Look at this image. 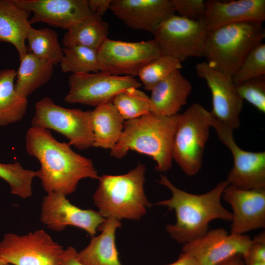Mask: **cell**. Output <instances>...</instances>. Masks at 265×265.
I'll return each instance as SVG.
<instances>
[{
	"instance_id": "1",
	"label": "cell",
	"mask_w": 265,
	"mask_h": 265,
	"mask_svg": "<svg viewBox=\"0 0 265 265\" xmlns=\"http://www.w3.org/2000/svg\"><path fill=\"white\" fill-rule=\"evenodd\" d=\"M70 146L57 141L47 129L31 127L26 132V150L40 163L36 177L47 193L58 192L67 196L75 191L81 179L100 177L92 160Z\"/></svg>"
},
{
	"instance_id": "2",
	"label": "cell",
	"mask_w": 265,
	"mask_h": 265,
	"mask_svg": "<svg viewBox=\"0 0 265 265\" xmlns=\"http://www.w3.org/2000/svg\"><path fill=\"white\" fill-rule=\"evenodd\" d=\"M171 191L170 198L156 205L166 206L175 211L176 222L168 224L166 230L172 238L183 244L204 236L209 231V223L220 219L231 221L232 213L221 204V198L226 180L219 183L205 193L194 194L175 186L166 176L160 175L158 181Z\"/></svg>"
},
{
	"instance_id": "3",
	"label": "cell",
	"mask_w": 265,
	"mask_h": 265,
	"mask_svg": "<svg viewBox=\"0 0 265 265\" xmlns=\"http://www.w3.org/2000/svg\"><path fill=\"white\" fill-rule=\"evenodd\" d=\"M180 116V113L164 116L150 112L126 120L119 140L111 150V156L119 159L129 150H134L152 157L159 171H168L173 159V140Z\"/></svg>"
},
{
	"instance_id": "4",
	"label": "cell",
	"mask_w": 265,
	"mask_h": 265,
	"mask_svg": "<svg viewBox=\"0 0 265 265\" xmlns=\"http://www.w3.org/2000/svg\"><path fill=\"white\" fill-rule=\"evenodd\" d=\"M146 167L138 164L127 173L104 175L93 195L94 204L105 218L139 220L151 206L144 190Z\"/></svg>"
},
{
	"instance_id": "5",
	"label": "cell",
	"mask_w": 265,
	"mask_h": 265,
	"mask_svg": "<svg viewBox=\"0 0 265 265\" xmlns=\"http://www.w3.org/2000/svg\"><path fill=\"white\" fill-rule=\"evenodd\" d=\"M265 37L261 23L247 22L209 30L205 61L211 67L232 77L249 52Z\"/></svg>"
},
{
	"instance_id": "6",
	"label": "cell",
	"mask_w": 265,
	"mask_h": 265,
	"mask_svg": "<svg viewBox=\"0 0 265 265\" xmlns=\"http://www.w3.org/2000/svg\"><path fill=\"white\" fill-rule=\"evenodd\" d=\"M212 115L194 103L180 114L174 137L173 159L187 176L197 174L202 166Z\"/></svg>"
},
{
	"instance_id": "7",
	"label": "cell",
	"mask_w": 265,
	"mask_h": 265,
	"mask_svg": "<svg viewBox=\"0 0 265 265\" xmlns=\"http://www.w3.org/2000/svg\"><path fill=\"white\" fill-rule=\"evenodd\" d=\"M32 127L54 130L66 137L68 144L80 150L93 146L92 111L68 108L45 97L35 104Z\"/></svg>"
},
{
	"instance_id": "8",
	"label": "cell",
	"mask_w": 265,
	"mask_h": 265,
	"mask_svg": "<svg viewBox=\"0 0 265 265\" xmlns=\"http://www.w3.org/2000/svg\"><path fill=\"white\" fill-rule=\"evenodd\" d=\"M64 250L41 229L7 233L0 241V259L12 265H61Z\"/></svg>"
},
{
	"instance_id": "9",
	"label": "cell",
	"mask_w": 265,
	"mask_h": 265,
	"mask_svg": "<svg viewBox=\"0 0 265 265\" xmlns=\"http://www.w3.org/2000/svg\"><path fill=\"white\" fill-rule=\"evenodd\" d=\"M208 32L204 20L192 21L174 14L159 26L154 35L163 54L182 63L189 57L204 56Z\"/></svg>"
},
{
	"instance_id": "10",
	"label": "cell",
	"mask_w": 265,
	"mask_h": 265,
	"mask_svg": "<svg viewBox=\"0 0 265 265\" xmlns=\"http://www.w3.org/2000/svg\"><path fill=\"white\" fill-rule=\"evenodd\" d=\"M154 39L127 42L107 38L98 50L100 72L133 77L146 64L163 54Z\"/></svg>"
},
{
	"instance_id": "11",
	"label": "cell",
	"mask_w": 265,
	"mask_h": 265,
	"mask_svg": "<svg viewBox=\"0 0 265 265\" xmlns=\"http://www.w3.org/2000/svg\"><path fill=\"white\" fill-rule=\"evenodd\" d=\"M69 91L65 102L99 106L112 103L120 92L141 84L133 77L116 76L102 72L72 74L68 79Z\"/></svg>"
},
{
	"instance_id": "12",
	"label": "cell",
	"mask_w": 265,
	"mask_h": 265,
	"mask_svg": "<svg viewBox=\"0 0 265 265\" xmlns=\"http://www.w3.org/2000/svg\"><path fill=\"white\" fill-rule=\"evenodd\" d=\"M212 127L233 158L234 165L226 180L228 184L245 189L265 188V152H250L240 148L234 140L233 130L213 116Z\"/></svg>"
},
{
	"instance_id": "13",
	"label": "cell",
	"mask_w": 265,
	"mask_h": 265,
	"mask_svg": "<svg viewBox=\"0 0 265 265\" xmlns=\"http://www.w3.org/2000/svg\"><path fill=\"white\" fill-rule=\"evenodd\" d=\"M105 219L98 212L75 206L66 196L58 192L47 193L41 203L40 220L54 231L73 226L84 230L92 238Z\"/></svg>"
},
{
	"instance_id": "14",
	"label": "cell",
	"mask_w": 265,
	"mask_h": 265,
	"mask_svg": "<svg viewBox=\"0 0 265 265\" xmlns=\"http://www.w3.org/2000/svg\"><path fill=\"white\" fill-rule=\"evenodd\" d=\"M197 76L205 80L212 98V116L233 130L240 125L243 100L238 95L231 76L211 67L206 61L196 64Z\"/></svg>"
},
{
	"instance_id": "15",
	"label": "cell",
	"mask_w": 265,
	"mask_h": 265,
	"mask_svg": "<svg viewBox=\"0 0 265 265\" xmlns=\"http://www.w3.org/2000/svg\"><path fill=\"white\" fill-rule=\"evenodd\" d=\"M251 241L247 235L228 234L225 229L217 228L184 244L182 252L193 257L200 265H217L235 255H243Z\"/></svg>"
},
{
	"instance_id": "16",
	"label": "cell",
	"mask_w": 265,
	"mask_h": 265,
	"mask_svg": "<svg viewBox=\"0 0 265 265\" xmlns=\"http://www.w3.org/2000/svg\"><path fill=\"white\" fill-rule=\"evenodd\" d=\"M19 7L32 14L29 22H42L67 30L90 17L87 0H12Z\"/></svg>"
},
{
	"instance_id": "17",
	"label": "cell",
	"mask_w": 265,
	"mask_h": 265,
	"mask_svg": "<svg viewBox=\"0 0 265 265\" xmlns=\"http://www.w3.org/2000/svg\"><path fill=\"white\" fill-rule=\"evenodd\" d=\"M222 196L233 210L231 234L243 235L265 227V188L245 189L228 185Z\"/></svg>"
},
{
	"instance_id": "18",
	"label": "cell",
	"mask_w": 265,
	"mask_h": 265,
	"mask_svg": "<svg viewBox=\"0 0 265 265\" xmlns=\"http://www.w3.org/2000/svg\"><path fill=\"white\" fill-rule=\"evenodd\" d=\"M109 9L128 27L153 34L175 13L171 0H112Z\"/></svg>"
},
{
	"instance_id": "19",
	"label": "cell",
	"mask_w": 265,
	"mask_h": 265,
	"mask_svg": "<svg viewBox=\"0 0 265 265\" xmlns=\"http://www.w3.org/2000/svg\"><path fill=\"white\" fill-rule=\"evenodd\" d=\"M205 6L204 21L208 30L242 22L262 24L265 20V0H208Z\"/></svg>"
},
{
	"instance_id": "20",
	"label": "cell",
	"mask_w": 265,
	"mask_h": 265,
	"mask_svg": "<svg viewBox=\"0 0 265 265\" xmlns=\"http://www.w3.org/2000/svg\"><path fill=\"white\" fill-rule=\"evenodd\" d=\"M191 90V84L180 70L173 71L151 90L150 112L164 116L178 114Z\"/></svg>"
},
{
	"instance_id": "21",
	"label": "cell",
	"mask_w": 265,
	"mask_h": 265,
	"mask_svg": "<svg viewBox=\"0 0 265 265\" xmlns=\"http://www.w3.org/2000/svg\"><path fill=\"white\" fill-rule=\"evenodd\" d=\"M120 220L106 218L99 226L101 232L92 238L89 244L78 252L79 260L85 265H122L115 244V232L120 228Z\"/></svg>"
},
{
	"instance_id": "22",
	"label": "cell",
	"mask_w": 265,
	"mask_h": 265,
	"mask_svg": "<svg viewBox=\"0 0 265 265\" xmlns=\"http://www.w3.org/2000/svg\"><path fill=\"white\" fill-rule=\"evenodd\" d=\"M31 13L14 3L12 0H0V41L11 44L16 48L20 60L28 52L26 45L31 26Z\"/></svg>"
},
{
	"instance_id": "23",
	"label": "cell",
	"mask_w": 265,
	"mask_h": 265,
	"mask_svg": "<svg viewBox=\"0 0 265 265\" xmlns=\"http://www.w3.org/2000/svg\"><path fill=\"white\" fill-rule=\"evenodd\" d=\"M94 142L92 147L112 149L122 133L124 119L112 103L92 111Z\"/></svg>"
},
{
	"instance_id": "24",
	"label": "cell",
	"mask_w": 265,
	"mask_h": 265,
	"mask_svg": "<svg viewBox=\"0 0 265 265\" xmlns=\"http://www.w3.org/2000/svg\"><path fill=\"white\" fill-rule=\"evenodd\" d=\"M16 71L12 69L0 71V126H5L20 121L25 115L27 98L15 88Z\"/></svg>"
},
{
	"instance_id": "25",
	"label": "cell",
	"mask_w": 265,
	"mask_h": 265,
	"mask_svg": "<svg viewBox=\"0 0 265 265\" xmlns=\"http://www.w3.org/2000/svg\"><path fill=\"white\" fill-rule=\"evenodd\" d=\"M53 66L52 63L28 52L20 60L16 72V90L27 98L50 80L53 74Z\"/></svg>"
},
{
	"instance_id": "26",
	"label": "cell",
	"mask_w": 265,
	"mask_h": 265,
	"mask_svg": "<svg viewBox=\"0 0 265 265\" xmlns=\"http://www.w3.org/2000/svg\"><path fill=\"white\" fill-rule=\"evenodd\" d=\"M109 26L93 13L86 20L68 29L62 39L64 47L79 45L98 50L108 38Z\"/></svg>"
},
{
	"instance_id": "27",
	"label": "cell",
	"mask_w": 265,
	"mask_h": 265,
	"mask_svg": "<svg viewBox=\"0 0 265 265\" xmlns=\"http://www.w3.org/2000/svg\"><path fill=\"white\" fill-rule=\"evenodd\" d=\"M28 52L54 65L59 63L63 56L57 33L49 27H30L26 37Z\"/></svg>"
},
{
	"instance_id": "28",
	"label": "cell",
	"mask_w": 265,
	"mask_h": 265,
	"mask_svg": "<svg viewBox=\"0 0 265 265\" xmlns=\"http://www.w3.org/2000/svg\"><path fill=\"white\" fill-rule=\"evenodd\" d=\"M62 51L59 63L62 72L81 74L100 71L98 50L75 45L64 47Z\"/></svg>"
},
{
	"instance_id": "29",
	"label": "cell",
	"mask_w": 265,
	"mask_h": 265,
	"mask_svg": "<svg viewBox=\"0 0 265 265\" xmlns=\"http://www.w3.org/2000/svg\"><path fill=\"white\" fill-rule=\"evenodd\" d=\"M112 103L124 120L137 118L150 112L149 97L137 88L119 92Z\"/></svg>"
},
{
	"instance_id": "30",
	"label": "cell",
	"mask_w": 265,
	"mask_h": 265,
	"mask_svg": "<svg viewBox=\"0 0 265 265\" xmlns=\"http://www.w3.org/2000/svg\"><path fill=\"white\" fill-rule=\"evenodd\" d=\"M35 177V171L25 169L19 162L0 163V178L8 183L12 194L22 198L32 195V184Z\"/></svg>"
},
{
	"instance_id": "31",
	"label": "cell",
	"mask_w": 265,
	"mask_h": 265,
	"mask_svg": "<svg viewBox=\"0 0 265 265\" xmlns=\"http://www.w3.org/2000/svg\"><path fill=\"white\" fill-rule=\"evenodd\" d=\"M182 68L181 63L176 59L163 54L144 65L139 71L138 76L144 88L151 91L158 83L171 72Z\"/></svg>"
},
{
	"instance_id": "32",
	"label": "cell",
	"mask_w": 265,
	"mask_h": 265,
	"mask_svg": "<svg viewBox=\"0 0 265 265\" xmlns=\"http://www.w3.org/2000/svg\"><path fill=\"white\" fill-rule=\"evenodd\" d=\"M263 75H265V44L262 42L249 52L232 77L237 86Z\"/></svg>"
},
{
	"instance_id": "33",
	"label": "cell",
	"mask_w": 265,
	"mask_h": 265,
	"mask_svg": "<svg viewBox=\"0 0 265 265\" xmlns=\"http://www.w3.org/2000/svg\"><path fill=\"white\" fill-rule=\"evenodd\" d=\"M236 89L243 101L265 112V75L246 80L236 86Z\"/></svg>"
},
{
	"instance_id": "34",
	"label": "cell",
	"mask_w": 265,
	"mask_h": 265,
	"mask_svg": "<svg viewBox=\"0 0 265 265\" xmlns=\"http://www.w3.org/2000/svg\"><path fill=\"white\" fill-rule=\"evenodd\" d=\"M178 15L192 21L204 20L206 6L203 0H171Z\"/></svg>"
},
{
	"instance_id": "35",
	"label": "cell",
	"mask_w": 265,
	"mask_h": 265,
	"mask_svg": "<svg viewBox=\"0 0 265 265\" xmlns=\"http://www.w3.org/2000/svg\"><path fill=\"white\" fill-rule=\"evenodd\" d=\"M244 264L265 262V232L252 239L246 252L242 256Z\"/></svg>"
},
{
	"instance_id": "36",
	"label": "cell",
	"mask_w": 265,
	"mask_h": 265,
	"mask_svg": "<svg viewBox=\"0 0 265 265\" xmlns=\"http://www.w3.org/2000/svg\"><path fill=\"white\" fill-rule=\"evenodd\" d=\"M112 0H88V4L92 12L102 17L110 9Z\"/></svg>"
},
{
	"instance_id": "37",
	"label": "cell",
	"mask_w": 265,
	"mask_h": 265,
	"mask_svg": "<svg viewBox=\"0 0 265 265\" xmlns=\"http://www.w3.org/2000/svg\"><path fill=\"white\" fill-rule=\"evenodd\" d=\"M78 251L73 246L64 250L61 265H85L78 259Z\"/></svg>"
},
{
	"instance_id": "38",
	"label": "cell",
	"mask_w": 265,
	"mask_h": 265,
	"mask_svg": "<svg viewBox=\"0 0 265 265\" xmlns=\"http://www.w3.org/2000/svg\"><path fill=\"white\" fill-rule=\"evenodd\" d=\"M167 265H200V264L191 256L182 252L176 261Z\"/></svg>"
},
{
	"instance_id": "39",
	"label": "cell",
	"mask_w": 265,
	"mask_h": 265,
	"mask_svg": "<svg viewBox=\"0 0 265 265\" xmlns=\"http://www.w3.org/2000/svg\"><path fill=\"white\" fill-rule=\"evenodd\" d=\"M217 265H244L242 255H237L232 257Z\"/></svg>"
},
{
	"instance_id": "40",
	"label": "cell",
	"mask_w": 265,
	"mask_h": 265,
	"mask_svg": "<svg viewBox=\"0 0 265 265\" xmlns=\"http://www.w3.org/2000/svg\"><path fill=\"white\" fill-rule=\"evenodd\" d=\"M244 265H265V262L244 264Z\"/></svg>"
},
{
	"instance_id": "41",
	"label": "cell",
	"mask_w": 265,
	"mask_h": 265,
	"mask_svg": "<svg viewBox=\"0 0 265 265\" xmlns=\"http://www.w3.org/2000/svg\"><path fill=\"white\" fill-rule=\"evenodd\" d=\"M0 265H10L7 262L0 259Z\"/></svg>"
}]
</instances>
